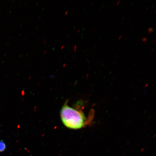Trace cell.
<instances>
[{
  "label": "cell",
  "mask_w": 156,
  "mask_h": 156,
  "mask_svg": "<svg viewBox=\"0 0 156 156\" xmlns=\"http://www.w3.org/2000/svg\"><path fill=\"white\" fill-rule=\"evenodd\" d=\"M148 39L147 38H142L141 39V40L142 42L146 43L147 42Z\"/></svg>",
  "instance_id": "4"
},
{
  "label": "cell",
  "mask_w": 156,
  "mask_h": 156,
  "mask_svg": "<svg viewBox=\"0 0 156 156\" xmlns=\"http://www.w3.org/2000/svg\"><path fill=\"white\" fill-rule=\"evenodd\" d=\"M6 146L5 142L2 140L0 141V152H2L5 151Z\"/></svg>",
  "instance_id": "2"
},
{
  "label": "cell",
  "mask_w": 156,
  "mask_h": 156,
  "mask_svg": "<svg viewBox=\"0 0 156 156\" xmlns=\"http://www.w3.org/2000/svg\"><path fill=\"white\" fill-rule=\"evenodd\" d=\"M122 37V36H120L119 37L118 40H120V39H121Z\"/></svg>",
  "instance_id": "5"
},
{
  "label": "cell",
  "mask_w": 156,
  "mask_h": 156,
  "mask_svg": "<svg viewBox=\"0 0 156 156\" xmlns=\"http://www.w3.org/2000/svg\"><path fill=\"white\" fill-rule=\"evenodd\" d=\"M62 122L67 127L73 129H80L89 124L90 119H87L81 110L72 108L66 102L60 111Z\"/></svg>",
  "instance_id": "1"
},
{
  "label": "cell",
  "mask_w": 156,
  "mask_h": 156,
  "mask_svg": "<svg viewBox=\"0 0 156 156\" xmlns=\"http://www.w3.org/2000/svg\"><path fill=\"white\" fill-rule=\"evenodd\" d=\"M149 7H148V8H147V9H146V10L147 11V10L148 9H149Z\"/></svg>",
  "instance_id": "13"
},
{
  "label": "cell",
  "mask_w": 156,
  "mask_h": 156,
  "mask_svg": "<svg viewBox=\"0 0 156 156\" xmlns=\"http://www.w3.org/2000/svg\"><path fill=\"white\" fill-rule=\"evenodd\" d=\"M125 18V17H123V18L122 19V20H121V21H122L123 20H124V19Z\"/></svg>",
  "instance_id": "9"
},
{
  "label": "cell",
  "mask_w": 156,
  "mask_h": 156,
  "mask_svg": "<svg viewBox=\"0 0 156 156\" xmlns=\"http://www.w3.org/2000/svg\"><path fill=\"white\" fill-rule=\"evenodd\" d=\"M96 31V29H95L93 31V33H94L95 32V31Z\"/></svg>",
  "instance_id": "7"
},
{
  "label": "cell",
  "mask_w": 156,
  "mask_h": 156,
  "mask_svg": "<svg viewBox=\"0 0 156 156\" xmlns=\"http://www.w3.org/2000/svg\"><path fill=\"white\" fill-rule=\"evenodd\" d=\"M120 1H118V2H117V3H116V5H118V4H119V3H120Z\"/></svg>",
  "instance_id": "6"
},
{
  "label": "cell",
  "mask_w": 156,
  "mask_h": 156,
  "mask_svg": "<svg viewBox=\"0 0 156 156\" xmlns=\"http://www.w3.org/2000/svg\"><path fill=\"white\" fill-rule=\"evenodd\" d=\"M90 53H89L88 54H87V55H89V54Z\"/></svg>",
  "instance_id": "18"
},
{
  "label": "cell",
  "mask_w": 156,
  "mask_h": 156,
  "mask_svg": "<svg viewBox=\"0 0 156 156\" xmlns=\"http://www.w3.org/2000/svg\"><path fill=\"white\" fill-rule=\"evenodd\" d=\"M97 46V45H95L94 46L95 48H96Z\"/></svg>",
  "instance_id": "15"
},
{
  "label": "cell",
  "mask_w": 156,
  "mask_h": 156,
  "mask_svg": "<svg viewBox=\"0 0 156 156\" xmlns=\"http://www.w3.org/2000/svg\"><path fill=\"white\" fill-rule=\"evenodd\" d=\"M155 40H154L153 42H152V43H153L155 41Z\"/></svg>",
  "instance_id": "11"
},
{
  "label": "cell",
  "mask_w": 156,
  "mask_h": 156,
  "mask_svg": "<svg viewBox=\"0 0 156 156\" xmlns=\"http://www.w3.org/2000/svg\"><path fill=\"white\" fill-rule=\"evenodd\" d=\"M156 10H155V11H154V13H155V12H156Z\"/></svg>",
  "instance_id": "17"
},
{
  "label": "cell",
  "mask_w": 156,
  "mask_h": 156,
  "mask_svg": "<svg viewBox=\"0 0 156 156\" xmlns=\"http://www.w3.org/2000/svg\"><path fill=\"white\" fill-rule=\"evenodd\" d=\"M94 4V3H93L92 5H91V6H92Z\"/></svg>",
  "instance_id": "14"
},
{
  "label": "cell",
  "mask_w": 156,
  "mask_h": 156,
  "mask_svg": "<svg viewBox=\"0 0 156 156\" xmlns=\"http://www.w3.org/2000/svg\"><path fill=\"white\" fill-rule=\"evenodd\" d=\"M124 46V45H123V46H122V48H123Z\"/></svg>",
  "instance_id": "16"
},
{
  "label": "cell",
  "mask_w": 156,
  "mask_h": 156,
  "mask_svg": "<svg viewBox=\"0 0 156 156\" xmlns=\"http://www.w3.org/2000/svg\"><path fill=\"white\" fill-rule=\"evenodd\" d=\"M128 38V36L126 37V39H125V40H126V39Z\"/></svg>",
  "instance_id": "10"
},
{
  "label": "cell",
  "mask_w": 156,
  "mask_h": 156,
  "mask_svg": "<svg viewBox=\"0 0 156 156\" xmlns=\"http://www.w3.org/2000/svg\"><path fill=\"white\" fill-rule=\"evenodd\" d=\"M102 11V9H101L100 11H99V13H100L101 12V11Z\"/></svg>",
  "instance_id": "12"
},
{
  "label": "cell",
  "mask_w": 156,
  "mask_h": 156,
  "mask_svg": "<svg viewBox=\"0 0 156 156\" xmlns=\"http://www.w3.org/2000/svg\"><path fill=\"white\" fill-rule=\"evenodd\" d=\"M147 31L148 32V34L150 35V34H151V33L154 32V29L153 28H152V27H151V28H149V29H148Z\"/></svg>",
  "instance_id": "3"
},
{
  "label": "cell",
  "mask_w": 156,
  "mask_h": 156,
  "mask_svg": "<svg viewBox=\"0 0 156 156\" xmlns=\"http://www.w3.org/2000/svg\"><path fill=\"white\" fill-rule=\"evenodd\" d=\"M154 49H155L154 48L153 49H152V50L151 51V52H152L153 51H154Z\"/></svg>",
  "instance_id": "8"
}]
</instances>
